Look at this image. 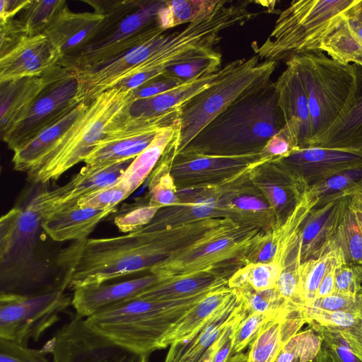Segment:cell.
Segmentation results:
<instances>
[{
    "label": "cell",
    "mask_w": 362,
    "mask_h": 362,
    "mask_svg": "<svg viewBox=\"0 0 362 362\" xmlns=\"http://www.w3.org/2000/svg\"><path fill=\"white\" fill-rule=\"evenodd\" d=\"M228 362H247V354L240 353L232 356Z\"/></svg>",
    "instance_id": "56"
},
{
    "label": "cell",
    "mask_w": 362,
    "mask_h": 362,
    "mask_svg": "<svg viewBox=\"0 0 362 362\" xmlns=\"http://www.w3.org/2000/svg\"><path fill=\"white\" fill-rule=\"evenodd\" d=\"M47 351L0 338V362H50Z\"/></svg>",
    "instance_id": "47"
},
{
    "label": "cell",
    "mask_w": 362,
    "mask_h": 362,
    "mask_svg": "<svg viewBox=\"0 0 362 362\" xmlns=\"http://www.w3.org/2000/svg\"><path fill=\"white\" fill-rule=\"evenodd\" d=\"M164 0L142 1L139 7L117 19L74 57L64 59L76 69L107 61L163 33L156 23Z\"/></svg>",
    "instance_id": "11"
},
{
    "label": "cell",
    "mask_w": 362,
    "mask_h": 362,
    "mask_svg": "<svg viewBox=\"0 0 362 362\" xmlns=\"http://www.w3.org/2000/svg\"><path fill=\"white\" fill-rule=\"evenodd\" d=\"M297 149L298 148L283 128L269 140L260 154L263 159L273 161L284 158Z\"/></svg>",
    "instance_id": "51"
},
{
    "label": "cell",
    "mask_w": 362,
    "mask_h": 362,
    "mask_svg": "<svg viewBox=\"0 0 362 362\" xmlns=\"http://www.w3.org/2000/svg\"><path fill=\"white\" fill-rule=\"evenodd\" d=\"M255 226H243L221 217L150 269L160 282L182 277L216 274L224 263L241 262L260 234Z\"/></svg>",
    "instance_id": "7"
},
{
    "label": "cell",
    "mask_w": 362,
    "mask_h": 362,
    "mask_svg": "<svg viewBox=\"0 0 362 362\" xmlns=\"http://www.w3.org/2000/svg\"><path fill=\"white\" fill-rule=\"evenodd\" d=\"M30 0H1L0 23H4L14 16L28 4Z\"/></svg>",
    "instance_id": "53"
},
{
    "label": "cell",
    "mask_w": 362,
    "mask_h": 362,
    "mask_svg": "<svg viewBox=\"0 0 362 362\" xmlns=\"http://www.w3.org/2000/svg\"><path fill=\"white\" fill-rule=\"evenodd\" d=\"M321 337L341 362H362L338 332L317 325H310Z\"/></svg>",
    "instance_id": "49"
},
{
    "label": "cell",
    "mask_w": 362,
    "mask_h": 362,
    "mask_svg": "<svg viewBox=\"0 0 362 362\" xmlns=\"http://www.w3.org/2000/svg\"><path fill=\"white\" fill-rule=\"evenodd\" d=\"M305 308L328 313L358 310L362 308V293L351 296L334 292L327 296L316 298Z\"/></svg>",
    "instance_id": "48"
},
{
    "label": "cell",
    "mask_w": 362,
    "mask_h": 362,
    "mask_svg": "<svg viewBox=\"0 0 362 362\" xmlns=\"http://www.w3.org/2000/svg\"><path fill=\"white\" fill-rule=\"evenodd\" d=\"M335 248L316 259H311L300 264L299 267L300 283L305 308L315 299L318 287L326 274L335 255Z\"/></svg>",
    "instance_id": "40"
},
{
    "label": "cell",
    "mask_w": 362,
    "mask_h": 362,
    "mask_svg": "<svg viewBox=\"0 0 362 362\" xmlns=\"http://www.w3.org/2000/svg\"><path fill=\"white\" fill-rule=\"evenodd\" d=\"M348 198L349 195L339 194L317 200L300 230L298 245L301 263L318 258L334 248Z\"/></svg>",
    "instance_id": "15"
},
{
    "label": "cell",
    "mask_w": 362,
    "mask_h": 362,
    "mask_svg": "<svg viewBox=\"0 0 362 362\" xmlns=\"http://www.w3.org/2000/svg\"><path fill=\"white\" fill-rule=\"evenodd\" d=\"M29 37L24 23L18 19L0 23V57L4 56L22 40Z\"/></svg>",
    "instance_id": "50"
},
{
    "label": "cell",
    "mask_w": 362,
    "mask_h": 362,
    "mask_svg": "<svg viewBox=\"0 0 362 362\" xmlns=\"http://www.w3.org/2000/svg\"><path fill=\"white\" fill-rule=\"evenodd\" d=\"M115 209L102 210L78 205L60 206L46 217L42 228L53 240L81 241L88 238L96 226Z\"/></svg>",
    "instance_id": "23"
},
{
    "label": "cell",
    "mask_w": 362,
    "mask_h": 362,
    "mask_svg": "<svg viewBox=\"0 0 362 362\" xmlns=\"http://www.w3.org/2000/svg\"><path fill=\"white\" fill-rule=\"evenodd\" d=\"M334 292L356 296L362 293V266L344 262L335 271Z\"/></svg>",
    "instance_id": "46"
},
{
    "label": "cell",
    "mask_w": 362,
    "mask_h": 362,
    "mask_svg": "<svg viewBox=\"0 0 362 362\" xmlns=\"http://www.w3.org/2000/svg\"><path fill=\"white\" fill-rule=\"evenodd\" d=\"M305 324L304 309L281 310L262 325L252 341L247 362H275L285 344Z\"/></svg>",
    "instance_id": "22"
},
{
    "label": "cell",
    "mask_w": 362,
    "mask_h": 362,
    "mask_svg": "<svg viewBox=\"0 0 362 362\" xmlns=\"http://www.w3.org/2000/svg\"><path fill=\"white\" fill-rule=\"evenodd\" d=\"M71 300L64 289L31 296L0 293V338L23 346L37 341Z\"/></svg>",
    "instance_id": "10"
},
{
    "label": "cell",
    "mask_w": 362,
    "mask_h": 362,
    "mask_svg": "<svg viewBox=\"0 0 362 362\" xmlns=\"http://www.w3.org/2000/svg\"><path fill=\"white\" fill-rule=\"evenodd\" d=\"M321 51L336 61L362 66V0L345 13L324 40Z\"/></svg>",
    "instance_id": "26"
},
{
    "label": "cell",
    "mask_w": 362,
    "mask_h": 362,
    "mask_svg": "<svg viewBox=\"0 0 362 362\" xmlns=\"http://www.w3.org/2000/svg\"><path fill=\"white\" fill-rule=\"evenodd\" d=\"M45 85L41 76L0 83V130L5 137L25 117Z\"/></svg>",
    "instance_id": "25"
},
{
    "label": "cell",
    "mask_w": 362,
    "mask_h": 362,
    "mask_svg": "<svg viewBox=\"0 0 362 362\" xmlns=\"http://www.w3.org/2000/svg\"><path fill=\"white\" fill-rule=\"evenodd\" d=\"M65 185L37 194L24 207H14L0 221L1 293L31 296L42 292L44 269L35 255L43 220L61 204Z\"/></svg>",
    "instance_id": "2"
},
{
    "label": "cell",
    "mask_w": 362,
    "mask_h": 362,
    "mask_svg": "<svg viewBox=\"0 0 362 362\" xmlns=\"http://www.w3.org/2000/svg\"><path fill=\"white\" fill-rule=\"evenodd\" d=\"M221 66V54L217 52L211 55L172 65L164 71L163 76L188 83L216 73L222 69Z\"/></svg>",
    "instance_id": "41"
},
{
    "label": "cell",
    "mask_w": 362,
    "mask_h": 362,
    "mask_svg": "<svg viewBox=\"0 0 362 362\" xmlns=\"http://www.w3.org/2000/svg\"><path fill=\"white\" fill-rule=\"evenodd\" d=\"M308 187L344 170L362 165V153L318 146L298 148L278 160Z\"/></svg>",
    "instance_id": "18"
},
{
    "label": "cell",
    "mask_w": 362,
    "mask_h": 362,
    "mask_svg": "<svg viewBox=\"0 0 362 362\" xmlns=\"http://www.w3.org/2000/svg\"><path fill=\"white\" fill-rule=\"evenodd\" d=\"M46 346L53 362H148V354H139L98 334L75 315L58 329Z\"/></svg>",
    "instance_id": "13"
},
{
    "label": "cell",
    "mask_w": 362,
    "mask_h": 362,
    "mask_svg": "<svg viewBox=\"0 0 362 362\" xmlns=\"http://www.w3.org/2000/svg\"><path fill=\"white\" fill-rule=\"evenodd\" d=\"M235 289L243 298L249 313H276L285 308H293L281 298L276 288L257 291L245 285Z\"/></svg>",
    "instance_id": "43"
},
{
    "label": "cell",
    "mask_w": 362,
    "mask_h": 362,
    "mask_svg": "<svg viewBox=\"0 0 362 362\" xmlns=\"http://www.w3.org/2000/svg\"><path fill=\"white\" fill-rule=\"evenodd\" d=\"M278 313H249L240 323L235 331L233 338L232 356L241 353V351L255 338L262 325Z\"/></svg>",
    "instance_id": "45"
},
{
    "label": "cell",
    "mask_w": 362,
    "mask_h": 362,
    "mask_svg": "<svg viewBox=\"0 0 362 362\" xmlns=\"http://www.w3.org/2000/svg\"><path fill=\"white\" fill-rule=\"evenodd\" d=\"M221 0L165 1L158 11L156 23L166 30L177 25L192 23L210 16Z\"/></svg>",
    "instance_id": "36"
},
{
    "label": "cell",
    "mask_w": 362,
    "mask_h": 362,
    "mask_svg": "<svg viewBox=\"0 0 362 362\" xmlns=\"http://www.w3.org/2000/svg\"><path fill=\"white\" fill-rule=\"evenodd\" d=\"M362 191V165L337 173L311 186L306 194L312 199L322 200L344 194L352 195Z\"/></svg>",
    "instance_id": "37"
},
{
    "label": "cell",
    "mask_w": 362,
    "mask_h": 362,
    "mask_svg": "<svg viewBox=\"0 0 362 362\" xmlns=\"http://www.w3.org/2000/svg\"><path fill=\"white\" fill-rule=\"evenodd\" d=\"M62 59L61 54L46 35L28 37L0 57V83L41 76Z\"/></svg>",
    "instance_id": "19"
},
{
    "label": "cell",
    "mask_w": 362,
    "mask_h": 362,
    "mask_svg": "<svg viewBox=\"0 0 362 362\" xmlns=\"http://www.w3.org/2000/svg\"><path fill=\"white\" fill-rule=\"evenodd\" d=\"M161 206L149 200L136 201L128 204L115 216L114 223L119 231L128 233L138 230L148 224Z\"/></svg>",
    "instance_id": "42"
},
{
    "label": "cell",
    "mask_w": 362,
    "mask_h": 362,
    "mask_svg": "<svg viewBox=\"0 0 362 362\" xmlns=\"http://www.w3.org/2000/svg\"><path fill=\"white\" fill-rule=\"evenodd\" d=\"M220 287L173 300L135 298L85 318L86 324L119 346L150 355L162 349L166 334L189 310Z\"/></svg>",
    "instance_id": "3"
},
{
    "label": "cell",
    "mask_w": 362,
    "mask_h": 362,
    "mask_svg": "<svg viewBox=\"0 0 362 362\" xmlns=\"http://www.w3.org/2000/svg\"><path fill=\"white\" fill-rule=\"evenodd\" d=\"M284 127L275 82L270 81L232 103L178 153L228 156L259 153Z\"/></svg>",
    "instance_id": "1"
},
{
    "label": "cell",
    "mask_w": 362,
    "mask_h": 362,
    "mask_svg": "<svg viewBox=\"0 0 362 362\" xmlns=\"http://www.w3.org/2000/svg\"><path fill=\"white\" fill-rule=\"evenodd\" d=\"M158 283V277L149 273L128 280L78 287L74 289L71 305L76 315L87 318L111 306L137 298Z\"/></svg>",
    "instance_id": "20"
},
{
    "label": "cell",
    "mask_w": 362,
    "mask_h": 362,
    "mask_svg": "<svg viewBox=\"0 0 362 362\" xmlns=\"http://www.w3.org/2000/svg\"><path fill=\"white\" fill-rule=\"evenodd\" d=\"M89 103L81 102L57 122L49 126L13 151V168L31 173L73 123L85 112Z\"/></svg>",
    "instance_id": "27"
},
{
    "label": "cell",
    "mask_w": 362,
    "mask_h": 362,
    "mask_svg": "<svg viewBox=\"0 0 362 362\" xmlns=\"http://www.w3.org/2000/svg\"><path fill=\"white\" fill-rule=\"evenodd\" d=\"M315 362H341L327 344L322 341Z\"/></svg>",
    "instance_id": "54"
},
{
    "label": "cell",
    "mask_w": 362,
    "mask_h": 362,
    "mask_svg": "<svg viewBox=\"0 0 362 362\" xmlns=\"http://www.w3.org/2000/svg\"><path fill=\"white\" fill-rule=\"evenodd\" d=\"M130 195L119 182L81 199L77 205L97 209H115L116 206Z\"/></svg>",
    "instance_id": "44"
},
{
    "label": "cell",
    "mask_w": 362,
    "mask_h": 362,
    "mask_svg": "<svg viewBox=\"0 0 362 362\" xmlns=\"http://www.w3.org/2000/svg\"><path fill=\"white\" fill-rule=\"evenodd\" d=\"M133 160L103 166L85 165L65 184L66 192L60 206L76 205L81 199L116 183Z\"/></svg>",
    "instance_id": "30"
},
{
    "label": "cell",
    "mask_w": 362,
    "mask_h": 362,
    "mask_svg": "<svg viewBox=\"0 0 362 362\" xmlns=\"http://www.w3.org/2000/svg\"><path fill=\"white\" fill-rule=\"evenodd\" d=\"M358 0L293 1L255 55L264 61H286L292 55L320 50L324 40Z\"/></svg>",
    "instance_id": "6"
},
{
    "label": "cell",
    "mask_w": 362,
    "mask_h": 362,
    "mask_svg": "<svg viewBox=\"0 0 362 362\" xmlns=\"http://www.w3.org/2000/svg\"><path fill=\"white\" fill-rule=\"evenodd\" d=\"M356 70L355 102L346 117L310 146L362 153V66Z\"/></svg>",
    "instance_id": "29"
},
{
    "label": "cell",
    "mask_w": 362,
    "mask_h": 362,
    "mask_svg": "<svg viewBox=\"0 0 362 362\" xmlns=\"http://www.w3.org/2000/svg\"><path fill=\"white\" fill-rule=\"evenodd\" d=\"M245 307L238 291L216 314L188 339L173 343L164 362H201L216 340Z\"/></svg>",
    "instance_id": "21"
},
{
    "label": "cell",
    "mask_w": 362,
    "mask_h": 362,
    "mask_svg": "<svg viewBox=\"0 0 362 362\" xmlns=\"http://www.w3.org/2000/svg\"><path fill=\"white\" fill-rule=\"evenodd\" d=\"M306 323L340 334L362 361V308L351 312L328 313L304 308Z\"/></svg>",
    "instance_id": "34"
},
{
    "label": "cell",
    "mask_w": 362,
    "mask_h": 362,
    "mask_svg": "<svg viewBox=\"0 0 362 362\" xmlns=\"http://www.w3.org/2000/svg\"><path fill=\"white\" fill-rule=\"evenodd\" d=\"M242 59L226 64L220 71L180 86L158 95L136 100L130 107L129 114L137 117H153L168 112L209 88L237 66Z\"/></svg>",
    "instance_id": "24"
},
{
    "label": "cell",
    "mask_w": 362,
    "mask_h": 362,
    "mask_svg": "<svg viewBox=\"0 0 362 362\" xmlns=\"http://www.w3.org/2000/svg\"><path fill=\"white\" fill-rule=\"evenodd\" d=\"M44 77V87L25 117L2 139L13 151L83 102L76 72L66 60L59 61Z\"/></svg>",
    "instance_id": "9"
},
{
    "label": "cell",
    "mask_w": 362,
    "mask_h": 362,
    "mask_svg": "<svg viewBox=\"0 0 362 362\" xmlns=\"http://www.w3.org/2000/svg\"><path fill=\"white\" fill-rule=\"evenodd\" d=\"M184 83L181 81L161 76L134 90L136 100L151 98Z\"/></svg>",
    "instance_id": "52"
},
{
    "label": "cell",
    "mask_w": 362,
    "mask_h": 362,
    "mask_svg": "<svg viewBox=\"0 0 362 362\" xmlns=\"http://www.w3.org/2000/svg\"><path fill=\"white\" fill-rule=\"evenodd\" d=\"M134 101V90L123 86L99 95L28 174L30 180L36 184H45L59 179L72 167L83 162L107 129L129 112Z\"/></svg>",
    "instance_id": "4"
},
{
    "label": "cell",
    "mask_w": 362,
    "mask_h": 362,
    "mask_svg": "<svg viewBox=\"0 0 362 362\" xmlns=\"http://www.w3.org/2000/svg\"><path fill=\"white\" fill-rule=\"evenodd\" d=\"M286 69L275 82L277 104L284 121V129L298 148L311 139V122L304 82L295 66L286 61Z\"/></svg>",
    "instance_id": "17"
},
{
    "label": "cell",
    "mask_w": 362,
    "mask_h": 362,
    "mask_svg": "<svg viewBox=\"0 0 362 362\" xmlns=\"http://www.w3.org/2000/svg\"><path fill=\"white\" fill-rule=\"evenodd\" d=\"M178 115V107L153 117L125 114L107 129L83 162L90 166H103L134 159L160 130L174 124Z\"/></svg>",
    "instance_id": "12"
},
{
    "label": "cell",
    "mask_w": 362,
    "mask_h": 362,
    "mask_svg": "<svg viewBox=\"0 0 362 362\" xmlns=\"http://www.w3.org/2000/svg\"><path fill=\"white\" fill-rule=\"evenodd\" d=\"M220 213L221 217L229 218L243 226L259 228L269 223L274 228L279 226L276 214L268 202L256 195L244 194L238 187L221 199Z\"/></svg>",
    "instance_id": "31"
},
{
    "label": "cell",
    "mask_w": 362,
    "mask_h": 362,
    "mask_svg": "<svg viewBox=\"0 0 362 362\" xmlns=\"http://www.w3.org/2000/svg\"><path fill=\"white\" fill-rule=\"evenodd\" d=\"M254 55L209 88L179 106V133L174 156L180 153L211 120L238 99L270 81L278 62Z\"/></svg>",
    "instance_id": "8"
},
{
    "label": "cell",
    "mask_w": 362,
    "mask_h": 362,
    "mask_svg": "<svg viewBox=\"0 0 362 362\" xmlns=\"http://www.w3.org/2000/svg\"><path fill=\"white\" fill-rule=\"evenodd\" d=\"M232 321V322H233ZM230 323L226 330L223 332V334L216 340V341L212 347L209 350L208 353L205 356V357L203 358V360L201 362H213L214 357L218 351V350L220 349V347L223 344L227 334L229 332V329L231 327Z\"/></svg>",
    "instance_id": "55"
},
{
    "label": "cell",
    "mask_w": 362,
    "mask_h": 362,
    "mask_svg": "<svg viewBox=\"0 0 362 362\" xmlns=\"http://www.w3.org/2000/svg\"><path fill=\"white\" fill-rule=\"evenodd\" d=\"M260 153L245 156H213L180 153L173 156L170 174L175 185L187 187L215 183L268 162Z\"/></svg>",
    "instance_id": "14"
},
{
    "label": "cell",
    "mask_w": 362,
    "mask_h": 362,
    "mask_svg": "<svg viewBox=\"0 0 362 362\" xmlns=\"http://www.w3.org/2000/svg\"><path fill=\"white\" fill-rule=\"evenodd\" d=\"M283 269L274 262L248 264L228 279V286L238 288L247 285L257 291L272 289L276 287Z\"/></svg>",
    "instance_id": "38"
},
{
    "label": "cell",
    "mask_w": 362,
    "mask_h": 362,
    "mask_svg": "<svg viewBox=\"0 0 362 362\" xmlns=\"http://www.w3.org/2000/svg\"><path fill=\"white\" fill-rule=\"evenodd\" d=\"M178 133L177 119L174 124L160 130L152 142L132 160L118 180L130 194L151 175L168 146L177 138Z\"/></svg>",
    "instance_id": "32"
},
{
    "label": "cell",
    "mask_w": 362,
    "mask_h": 362,
    "mask_svg": "<svg viewBox=\"0 0 362 362\" xmlns=\"http://www.w3.org/2000/svg\"><path fill=\"white\" fill-rule=\"evenodd\" d=\"M226 285H228V279L218 274L182 277L160 282L137 298L150 300H173Z\"/></svg>",
    "instance_id": "35"
},
{
    "label": "cell",
    "mask_w": 362,
    "mask_h": 362,
    "mask_svg": "<svg viewBox=\"0 0 362 362\" xmlns=\"http://www.w3.org/2000/svg\"><path fill=\"white\" fill-rule=\"evenodd\" d=\"M334 248L341 251L346 263L362 266V191L349 196Z\"/></svg>",
    "instance_id": "33"
},
{
    "label": "cell",
    "mask_w": 362,
    "mask_h": 362,
    "mask_svg": "<svg viewBox=\"0 0 362 362\" xmlns=\"http://www.w3.org/2000/svg\"><path fill=\"white\" fill-rule=\"evenodd\" d=\"M65 5L64 0H30L19 18L25 25L28 36L43 34Z\"/></svg>",
    "instance_id": "39"
},
{
    "label": "cell",
    "mask_w": 362,
    "mask_h": 362,
    "mask_svg": "<svg viewBox=\"0 0 362 362\" xmlns=\"http://www.w3.org/2000/svg\"><path fill=\"white\" fill-rule=\"evenodd\" d=\"M286 61L295 66L306 88L311 122L308 147L341 122L354 105L356 66L336 61L320 50L296 54Z\"/></svg>",
    "instance_id": "5"
},
{
    "label": "cell",
    "mask_w": 362,
    "mask_h": 362,
    "mask_svg": "<svg viewBox=\"0 0 362 362\" xmlns=\"http://www.w3.org/2000/svg\"><path fill=\"white\" fill-rule=\"evenodd\" d=\"M233 291L234 288L227 285L209 292L166 334L161 343L162 349L173 343L184 341L195 334L230 299Z\"/></svg>",
    "instance_id": "28"
},
{
    "label": "cell",
    "mask_w": 362,
    "mask_h": 362,
    "mask_svg": "<svg viewBox=\"0 0 362 362\" xmlns=\"http://www.w3.org/2000/svg\"><path fill=\"white\" fill-rule=\"evenodd\" d=\"M114 11V10H113ZM75 13L65 5L56 16L43 35L58 49L63 59L70 58L94 40L119 17V12Z\"/></svg>",
    "instance_id": "16"
}]
</instances>
